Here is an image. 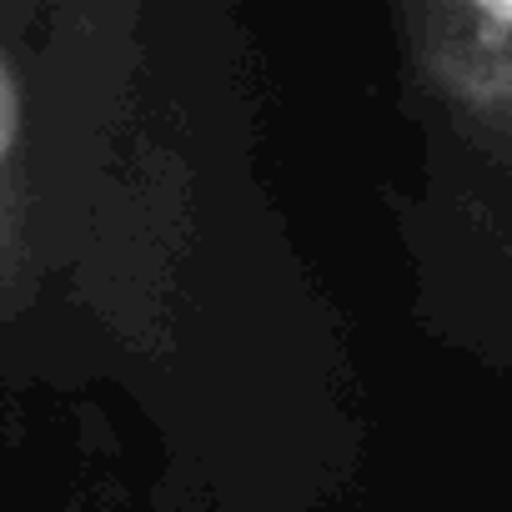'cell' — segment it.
Here are the masks:
<instances>
[{
    "label": "cell",
    "instance_id": "6da1fadb",
    "mask_svg": "<svg viewBox=\"0 0 512 512\" xmlns=\"http://www.w3.org/2000/svg\"><path fill=\"white\" fill-rule=\"evenodd\" d=\"M16 131H21V101H16V81H11V66L0 61V156L11 151Z\"/></svg>",
    "mask_w": 512,
    "mask_h": 512
}]
</instances>
